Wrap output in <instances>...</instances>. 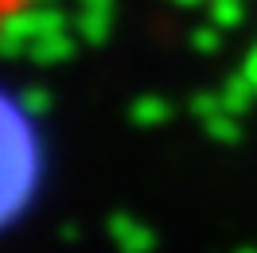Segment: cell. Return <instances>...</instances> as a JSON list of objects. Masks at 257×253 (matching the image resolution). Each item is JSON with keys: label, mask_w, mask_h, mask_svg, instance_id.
Masks as SVG:
<instances>
[{"label": "cell", "mask_w": 257, "mask_h": 253, "mask_svg": "<svg viewBox=\"0 0 257 253\" xmlns=\"http://www.w3.org/2000/svg\"><path fill=\"white\" fill-rule=\"evenodd\" d=\"M39 172V148L28 117L0 94V222L16 218Z\"/></svg>", "instance_id": "obj_1"}]
</instances>
